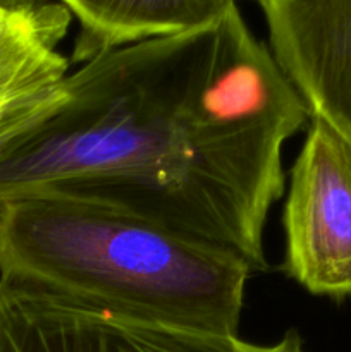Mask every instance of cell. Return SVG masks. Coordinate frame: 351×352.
Here are the masks:
<instances>
[{
    "label": "cell",
    "instance_id": "obj_1",
    "mask_svg": "<svg viewBox=\"0 0 351 352\" xmlns=\"http://www.w3.org/2000/svg\"><path fill=\"white\" fill-rule=\"evenodd\" d=\"M310 122L298 89L237 7L213 26L107 52L0 151V203L112 206L267 267L282 144Z\"/></svg>",
    "mask_w": 351,
    "mask_h": 352
},
{
    "label": "cell",
    "instance_id": "obj_2",
    "mask_svg": "<svg viewBox=\"0 0 351 352\" xmlns=\"http://www.w3.org/2000/svg\"><path fill=\"white\" fill-rule=\"evenodd\" d=\"M246 260L112 206L58 196L0 203V280L116 315L237 336Z\"/></svg>",
    "mask_w": 351,
    "mask_h": 352
},
{
    "label": "cell",
    "instance_id": "obj_3",
    "mask_svg": "<svg viewBox=\"0 0 351 352\" xmlns=\"http://www.w3.org/2000/svg\"><path fill=\"white\" fill-rule=\"evenodd\" d=\"M0 352H306L296 330L274 344L116 315L0 280Z\"/></svg>",
    "mask_w": 351,
    "mask_h": 352
},
{
    "label": "cell",
    "instance_id": "obj_4",
    "mask_svg": "<svg viewBox=\"0 0 351 352\" xmlns=\"http://www.w3.org/2000/svg\"><path fill=\"white\" fill-rule=\"evenodd\" d=\"M282 270L313 296L351 298V148L319 117L289 172Z\"/></svg>",
    "mask_w": 351,
    "mask_h": 352
},
{
    "label": "cell",
    "instance_id": "obj_5",
    "mask_svg": "<svg viewBox=\"0 0 351 352\" xmlns=\"http://www.w3.org/2000/svg\"><path fill=\"white\" fill-rule=\"evenodd\" d=\"M264 14L268 48L310 117L351 148V0H253Z\"/></svg>",
    "mask_w": 351,
    "mask_h": 352
},
{
    "label": "cell",
    "instance_id": "obj_6",
    "mask_svg": "<svg viewBox=\"0 0 351 352\" xmlns=\"http://www.w3.org/2000/svg\"><path fill=\"white\" fill-rule=\"evenodd\" d=\"M236 0H58L79 24L71 62L213 26Z\"/></svg>",
    "mask_w": 351,
    "mask_h": 352
},
{
    "label": "cell",
    "instance_id": "obj_7",
    "mask_svg": "<svg viewBox=\"0 0 351 352\" xmlns=\"http://www.w3.org/2000/svg\"><path fill=\"white\" fill-rule=\"evenodd\" d=\"M58 34L0 41V151L62 98L69 60Z\"/></svg>",
    "mask_w": 351,
    "mask_h": 352
},
{
    "label": "cell",
    "instance_id": "obj_8",
    "mask_svg": "<svg viewBox=\"0 0 351 352\" xmlns=\"http://www.w3.org/2000/svg\"><path fill=\"white\" fill-rule=\"evenodd\" d=\"M71 19L67 9L58 2H40L26 9H14L0 2V41L38 34L65 36Z\"/></svg>",
    "mask_w": 351,
    "mask_h": 352
},
{
    "label": "cell",
    "instance_id": "obj_9",
    "mask_svg": "<svg viewBox=\"0 0 351 352\" xmlns=\"http://www.w3.org/2000/svg\"><path fill=\"white\" fill-rule=\"evenodd\" d=\"M6 6L14 7V9H26V7H34L41 2V0H0Z\"/></svg>",
    "mask_w": 351,
    "mask_h": 352
}]
</instances>
